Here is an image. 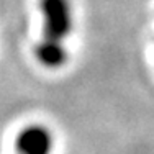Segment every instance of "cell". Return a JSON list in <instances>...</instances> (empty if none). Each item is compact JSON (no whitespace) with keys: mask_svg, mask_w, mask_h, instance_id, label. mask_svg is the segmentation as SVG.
Listing matches in <instances>:
<instances>
[{"mask_svg":"<svg viewBox=\"0 0 154 154\" xmlns=\"http://www.w3.org/2000/svg\"><path fill=\"white\" fill-rule=\"evenodd\" d=\"M36 57L43 66L51 69L64 66V62L67 61V49L64 46V41L43 38L36 46Z\"/></svg>","mask_w":154,"mask_h":154,"instance_id":"3","label":"cell"},{"mask_svg":"<svg viewBox=\"0 0 154 154\" xmlns=\"http://www.w3.org/2000/svg\"><path fill=\"white\" fill-rule=\"evenodd\" d=\"M43 38L66 41L72 31V8L69 0H41Z\"/></svg>","mask_w":154,"mask_h":154,"instance_id":"1","label":"cell"},{"mask_svg":"<svg viewBox=\"0 0 154 154\" xmlns=\"http://www.w3.org/2000/svg\"><path fill=\"white\" fill-rule=\"evenodd\" d=\"M15 146L18 154H51L53 134L41 125H30L18 133Z\"/></svg>","mask_w":154,"mask_h":154,"instance_id":"2","label":"cell"}]
</instances>
